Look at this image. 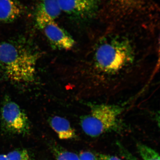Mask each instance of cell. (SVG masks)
<instances>
[{"instance_id":"cell-7","label":"cell","mask_w":160,"mask_h":160,"mask_svg":"<svg viewBox=\"0 0 160 160\" xmlns=\"http://www.w3.org/2000/svg\"><path fill=\"white\" fill-rule=\"evenodd\" d=\"M23 6L16 0H0V22H12L19 18L25 12Z\"/></svg>"},{"instance_id":"cell-15","label":"cell","mask_w":160,"mask_h":160,"mask_svg":"<svg viewBox=\"0 0 160 160\" xmlns=\"http://www.w3.org/2000/svg\"><path fill=\"white\" fill-rule=\"evenodd\" d=\"M122 3L126 4L127 5H131L132 4L137 2L139 0H119Z\"/></svg>"},{"instance_id":"cell-9","label":"cell","mask_w":160,"mask_h":160,"mask_svg":"<svg viewBox=\"0 0 160 160\" xmlns=\"http://www.w3.org/2000/svg\"><path fill=\"white\" fill-rule=\"evenodd\" d=\"M61 12L57 0H40L36 13L43 14L55 21Z\"/></svg>"},{"instance_id":"cell-2","label":"cell","mask_w":160,"mask_h":160,"mask_svg":"<svg viewBox=\"0 0 160 160\" xmlns=\"http://www.w3.org/2000/svg\"><path fill=\"white\" fill-rule=\"evenodd\" d=\"M133 49L128 40L114 39L100 45L96 49V67L106 73L117 72L132 62Z\"/></svg>"},{"instance_id":"cell-3","label":"cell","mask_w":160,"mask_h":160,"mask_svg":"<svg viewBox=\"0 0 160 160\" xmlns=\"http://www.w3.org/2000/svg\"><path fill=\"white\" fill-rule=\"evenodd\" d=\"M88 114L81 120V125L84 132L92 137L117 129L119 118L123 109L119 106L106 104H91Z\"/></svg>"},{"instance_id":"cell-10","label":"cell","mask_w":160,"mask_h":160,"mask_svg":"<svg viewBox=\"0 0 160 160\" xmlns=\"http://www.w3.org/2000/svg\"><path fill=\"white\" fill-rule=\"evenodd\" d=\"M137 148L143 160H160L159 154L151 148L138 144L137 145Z\"/></svg>"},{"instance_id":"cell-16","label":"cell","mask_w":160,"mask_h":160,"mask_svg":"<svg viewBox=\"0 0 160 160\" xmlns=\"http://www.w3.org/2000/svg\"><path fill=\"white\" fill-rule=\"evenodd\" d=\"M0 160H8L7 155H0Z\"/></svg>"},{"instance_id":"cell-6","label":"cell","mask_w":160,"mask_h":160,"mask_svg":"<svg viewBox=\"0 0 160 160\" xmlns=\"http://www.w3.org/2000/svg\"><path fill=\"white\" fill-rule=\"evenodd\" d=\"M62 12L71 17L84 18L97 8L98 0H57Z\"/></svg>"},{"instance_id":"cell-4","label":"cell","mask_w":160,"mask_h":160,"mask_svg":"<svg viewBox=\"0 0 160 160\" xmlns=\"http://www.w3.org/2000/svg\"><path fill=\"white\" fill-rule=\"evenodd\" d=\"M36 22L42 31L50 44L54 48L59 50L71 49L75 42L69 33L47 16L36 13Z\"/></svg>"},{"instance_id":"cell-14","label":"cell","mask_w":160,"mask_h":160,"mask_svg":"<svg viewBox=\"0 0 160 160\" xmlns=\"http://www.w3.org/2000/svg\"><path fill=\"white\" fill-rule=\"evenodd\" d=\"M100 157L102 160H122L119 158L114 156L101 154L100 155Z\"/></svg>"},{"instance_id":"cell-12","label":"cell","mask_w":160,"mask_h":160,"mask_svg":"<svg viewBox=\"0 0 160 160\" xmlns=\"http://www.w3.org/2000/svg\"><path fill=\"white\" fill-rule=\"evenodd\" d=\"M7 156L8 160H31L29 154L26 149L15 150Z\"/></svg>"},{"instance_id":"cell-5","label":"cell","mask_w":160,"mask_h":160,"mask_svg":"<svg viewBox=\"0 0 160 160\" xmlns=\"http://www.w3.org/2000/svg\"><path fill=\"white\" fill-rule=\"evenodd\" d=\"M1 119L6 129L17 134L25 135L29 132L30 122L27 115L15 102L8 99L1 110Z\"/></svg>"},{"instance_id":"cell-13","label":"cell","mask_w":160,"mask_h":160,"mask_svg":"<svg viewBox=\"0 0 160 160\" xmlns=\"http://www.w3.org/2000/svg\"><path fill=\"white\" fill-rule=\"evenodd\" d=\"M79 160H98L97 158L90 152H81L79 157Z\"/></svg>"},{"instance_id":"cell-11","label":"cell","mask_w":160,"mask_h":160,"mask_svg":"<svg viewBox=\"0 0 160 160\" xmlns=\"http://www.w3.org/2000/svg\"><path fill=\"white\" fill-rule=\"evenodd\" d=\"M52 151L57 160H79L76 154L60 148L59 146L53 147Z\"/></svg>"},{"instance_id":"cell-1","label":"cell","mask_w":160,"mask_h":160,"mask_svg":"<svg viewBox=\"0 0 160 160\" xmlns=\"http://www.w3.org/2000/svg\"><path fill=\"white\" fill-rule=\"evenodd\" d=\"M42 54L23 39L0 42V68L6 77L17 82H32Z\"/></svg>"},{"instance_id":"cell-8","label":"cell","mask_w":160,"mask_h":160,"mask_svg":"<svg viewBox=\"0 0 160 160\" xmlns=\"http://www.w3.org/2000/svg\"><path fill=\"white\" fill-rule=\"evenodd\" d=\"M49 123L59 139H70L77 137L75 130L71 127L69 121L64 118L54 116L50 119Z\"/></svg>"}]
</instances>
